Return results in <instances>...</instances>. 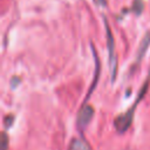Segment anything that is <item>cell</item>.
Here are the masks:
<instances>
[{"mask_svg":"<svg viewBox=\"0 0 150 150\" xmlns=\"http://www.w3.org/2000/svg\"><path fill=\"white\" fill-rule=\"evenodd\" d=\"M146 87H148V82H145L144 83V86H143V93L139 95V98H142V96L144 95V93H145V90H146ZM139 98L135 102V104L127 111V112H124V114H122V115H120L116 120H115V127H116V129L120 131V132H124L128 128H129V125H130V123H131V121H132V116H134V111H135V107H136V104H137V102L139 101Z\"/></svg>","mask_w":150,"mask_h":150,"instance_id":"obj_1","label":"cell"},{"mask_svg":"<svg viewBox=\"0 0 150 150\" xmlns=\"http://www.w3.org/2000/svg\"><path fill=\"white\" fill-rule=\"evenodd\" d=\"M149 43H150V33H148V34L143 38V40H142V42H141V47H139L138 55H137V62H138L139 59H142V56L144 55V53H145V50H146Z\"/></svg>","mask_w":150,"mask_h":150,"instance_id":"obj_5","label":"cell"},{"mask_svg":"<svg viewBox=\"0 0 150 150\" xmlns=\"http://www.w3.org/2000/svg\"><path fill=\"white\" fill-rule=\"evenodd\" d=\"M69 150H91V148L83 138H75L71 141Z\"/></svg>","mask_w":150,"mask_h":150,"instance_id":"obj_4","label":"cell"},{"mask_svg":"<svg viewBox=\"0 0 150 150\" xmlns=\"http://www.w3.org/2000/svg\"><path fill=\"white\" fill-rule=\"evenodd\" d=\"M7 148H8V137L4 132L1 136V150H7Z\"/></svg>","mask_w":150,"mask_h":150,"instance_id":"obj_6","label":"cell"},{"mask_svg":"<svg viewBox=\"0 0 150 150\" xmlns=\"http://www.w3.org/2000/svg\"><path fill=\"white\" fill-rule=\"evenodd\" d=\"M93 116H94V109L90 105H83L77 116V127L81 129L86 128L88 123L91 121Z\"/></svg>","mask_w":150,"mask_h":150,"instance_id":"obj_3","label":"cell"},{"mask_svg":"<svg viewBox=\"0 0 150 150\" xmlns=\"http://www.w3.org/2000/svg\"><path fill=\"white\" fill-rule=\"evenodd\" d=\"M105 32H107V45H108V50H109V66L110 70L112 73V80L115 79L116 74V67H117V61H116V54H115V42H114V36L112 33L109 28V25L105 20Z\"/></svg>","mask_w":150,"mask_h":150,"instance_id":"obj_2","label":"cell"}]
</instances>
